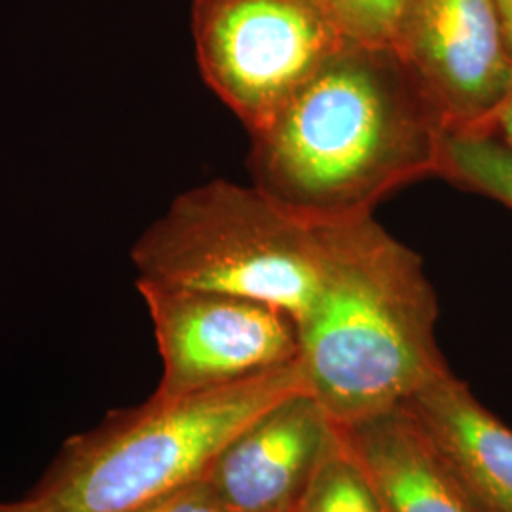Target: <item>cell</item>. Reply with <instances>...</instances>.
I'll return each instance as SVG.
<instances>
[{
  "instance_id": "6da1fadb",
  "label": "cell",
  "mask_w": 512,
  "mask_h": 512,
  "mask_svg": "<svg viewBox=\"0 0 512 512\" xmlns=\"http://www.w3.org/2000/svg\"><path fill=\"white\" fill-rule=\"evenodd\" d=\"M444 135L399 55L349 44L251 133L249 165L256 188L294 219L338 228L439 175Z\"/></svg>"
},
{
  "instance_id": "7a4b0ae2",
  "label": "cell",
  "mask_w": 512,
  "mask_h": 512,
  "mask_svg": "<svg viewBox=\"0 0 512 512\" xmlns=\"http://www.w3.org/2000/svg\"><path fill=\"white\" fill-rule=\"evenodd\" d=\"M323 230L325 272L298 323L300 363L330 421L351 423L403 406L450 368L420 256L372 217Z\"/></svg>"
},
{
  "instance_id": "3957f363",
  "label": "cell",
  "mask_w": 512,
  "mask_h": 512,
  "mask_svg": "<svg viewBox=\"0 0 512 512\" xmlns=\"http://www.w3.org/2000/svg\"><path fill=\"white\" fill-rule=\"evenodd\" d=\"M310 391L302 363L183 397L152 395L76 435L18 512H137L205 476L275 404Z\"/></svg>"
},
{
  "instance_id": "277c9868",
  "label": "cell",
  "mask_w": 512,
  "mask_h": 512,
  "mask_svg": "<svg viewBox=\"0 0 512 512\" xmlns=\"http://www.w3.org/2000/svg\"><path fill=\"white\" fill-rule=\"evenodd\" d=\"M131 258L137 281L251 298L300 323L321 287L327 236L255 184L217 179L171 203Z\"/></svg>"
},
{
  "instance_id": "5b68a950",
  "label": "cell",
  "mask_w": 512,
  "mask_h": 512,
  "mask_svg": "<svg viewBox=\"0 0 512 512\" xmlns=\"http://www.w3.org/2000/svg\"><path fill=\"white\" fill-rule=\"evenodd\" d=\"M192 29L203 80L249 133L351 44L317 0H194Z\"/></svg>"
},
{
  "instance_id": "8992f818",
  "label": "cell",
  "mask_w": 512,
  "mask_h": 512,
  "mask_svg": "<svg viewBox=\"0 0 512 512\" xmlns=\"http://www.w3.org/2000/svg\"><path fill=\"white\" fill-rule=\"evenodd\" d=\"M137 289L164 366L158 397L238 384L300 361L298 323L272 304L147 281Z\"/></svg>"
},
{
  "instance_id": "52a82bcc",
  "label": "cell",
  "mask_w": 512,
  "mask_h": 512,
  "mask_svg": "<svg viewBox=\"0 0 512 512\" xmlns=\"http://www.w3.org/2000/svg\"><path fill=\"white\" fill-rule=\"evenodd\" d=\"M395 54L446 135H490L512 86V50L495 0H406Z\"/></svg>"
},
{
  "instance_id": "ba28073f",
  "label": "cell",
  "mask_w": 512,
  "mask_h": 512,
  "mask_svg": "<svg viewBox=\"0 0 512 512\" xmlns=\"http://www.w3.org/2000/svg\"><path fill=\"white\" fill-rule=\"evenodd\" d=\"M334 444L323 406L296 393L243 429L203 478L228 512H294Z\"/></svg>"
},
{
  "instance_id": "9c48e42d",
  "label": "cell",
  "mask_w": 512,
  "mask_h": 512,
  "mask_svg": "<svg viewBox=\"0 0 512 512\" xmlns=\"http://www.w3.org/2000/svg\"><path fill=\"white\" fill-rule=\"evenodd\" d=\"M334 429L385 512H482L404 404Z\"/></svg>"
},
{
  "instance_id": "30bf717a",
  "label": "cell",
  "mask_w": 512,
  "mask_h": 512,
  "mask_svg": "<svg viewBox=\"0 0 512 512\" xmlns=\"http://www.w3.org/2000/svg\"><path fill=\"white\" fill-rule=\"evenodd\" d=\"M482 512H512V429L446 370L404 404Z\"/></svg>"
},
{
  "instance_id": "8fae6325",
  "label": "cell",
  "mask_w": 512,
  "mask_h": 512,
  "mask_svg": "<svg viewBox=\"0 0 512 512\" xmlns=\"http://www.w3.org/2000/svg\"><path fill=\"white\" fill-rule=\"evenodd\" d=\"M439 177L512 209V150L494 135H444Z\"/></svg>"
},
{
  "instance_id": "7c38bea8",
  "label": "cell",
  "mask_w": 512,
  "mask_h": 512,
  "mask_svg": "<svg viewBox=\"0 0 512 512\" xmlns=\"http://www.w3.org/2000/svg\"><path fill=\"white\" fill-rule=\"evenodd\" d=\"M336 431V429H334ZM294 512H385L359 467L340 440L330 450Z\"/></svg>"
},
{
  "instance_id": "4fadbf2b",
  "label": "cell",
  "mask_w": 512,
  "mask_h": 512,
  "mask_svg": "<svg viewBox=\"0 0 512 512\" xmlns=\"http://www.w3.org/2000/svg\"><path fill=\"white\" fill-rule=\"evenodd\" d=\"M351 44L395 52L406 0H317Z\"/></svg>"
},
{
  "instance_id": "5bb4252c",
  "label": "cell",
  "mask_w": 512,
  "mask_h": 512,
  "mask_svg": "<svg viewBox=\"0 0 512 512\" xmlns=\"http://www.w3.org/2000/svg\"><path fill=\"white\" fill-rule=\"evenodd\" d=\"M137 512H228L205 478L150 503Z\"/></svg>"
},
{
  "instance_id": "9a60e30c",
  "label": "cell",
  "mask_w": 512,
  "mask_h": 512,
  "mask_svg": "<svg viewBox=\"0 0 512 512\" xmlns=\"http://www.w3.org/2000/svg\"><path fill=\"white\" fill-rule=\"evenodd\" d=\"M495 139H499L505 147L512 150V86L501 109L497 110L495 114L494 126H492V133Z\"/></svg>"
},
{
  "instance_id": "2e32d148",
  "label": "cell",
  "mask_w": 512,
  "mask_h": 512,
  "mask_svg": "<svg viewBox=\"0 0 512 512\" xmlns=\"http://www.w3.org/2000/svg\"><path fill=\"white\" fill-rule=\"evenodd\" d=\"M495 4H497V10L503 19V27H505L512 50V0H495Z\"/></svg>"
},
{
  "instance_id": "e0dca14e",
  "label": "cell",
  "mask_w": 512,
  "mask_h": 512,
  "mask_svg": "<svg viewBox=\"0 0 512 512\" xmlns=\"http://www.w3.org/2000/svg\"><path fill=\"white\" fill-rule=\"evenodd\" d=\"M0 512H18L16 503H0Z\"/></svg>"
}]
</instances>
